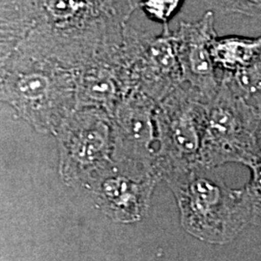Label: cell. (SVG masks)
Returning a JSON list of instances; mask_svg holds the SVG:
<instances>
[{
	"label": "cell",
	"instance_id": "12",
	"mask_svg": "<svg viewBox=\"0 0 261 261\" xmlns=\"http://www.w3.org/2000/svg\"><path fill=\"white\" fill-rule=\"evenodd\" d=\"M211 56L217 70L223 73L239 71L261 56V35L254 38L216 36L211 43Z\"/></svg>",
	"mask_w": 261,
	"mask_h": 261
},
{
	"label": "cell",
	"instance_id": "1",
	"mask_svg": "<svg viewBox=\"0 0 261 261\" xmlns=\"http://www.w3.org/2000/svg\"><path fill=\"white\" fill-rule=\"evenodd\" d=\"M135 0H0V59L21 47L69 69L120 44Z\"/></svg>",
	"mask_w": 261,
	"mask_h": 261
},
{
	"label": "cell",
	"instance_id": "16",
	"mask_svg": "<svg viewBox=\"0 0 261 261\" xmlns=\"http://www.w3.org/2000/svg\"><path fill=\"white\" fill-rule=\"evenodd\" d=\"M212 8L222 13L240 14L261 19V0H205Z\"/></svg>",
	"mask_w": 261,
	"mask_h": 261
},
{
	"label": "cell",
	"instance_id": "6",
	"mask_svg": "<svg viewBox=\"0 0 261 261\" xmlns=\"http://www.w3.org/2000/svg\"><path fill=\"white\" fill-rule=\"evenodd\" d=\"M208 103L182 83L157 103V167L162 178L172 168L199 162Z\"/></svg>",
	"mask_w": 261,
	"mask_h": 261
},
{
	"label": "cell",
	"instance_id": "11",
	"mask_svg": "<svg viewBox=\"0 0 261 261\" xmlns=\"http://www.w3.org/2000/svg\"><path fill=\"white\" fill-rule=\"evenodd\" d=\"M121 44L105 47L75 69L76 108H98L112 115L123 97L134 91L122 57Z\"/></svg>",
	"mask_w": 261,
	"mask_h": 261
},
{
	"label": "cell",
	"instance_id": "7",
	"mask_svg": "<svg viewBox=\"0 0 261 261\" xmlns=\"http://www.w3.org/2000/svg\"><path fill=\"white\" fill-rule=\"evenodd\" d=\"M121 54L133 90L156 103L183 83L174 32L168 24L159 35L127 25Z\"/></svg>",
	"mask_w": 261,
	"mask_h": 261
},
{
	"label": "cell",
	"instance_id": "9",
	"mask_svg": "<svg viewBox=\"0 0 261 261\" xmlns=\"http://www.w3.org/2000/svg\"><path fill=\"white\" fill-rule=\"evenodd\" d=\"M157 103L143 93L132 91L116 106L111 115L114 160L130 161L158 169Z\"/></svg>",
	"mask_w": 261,
	"mask_h": 261
},
{
	"label": "cell",
	"instance_id": "15",
	"mask_svg": "<svg viewBox=\"0 0 261 261\" xmlns=\"http://www.w3.org/2000/svg\"><path fill=\"white\" fill-rule=\"evenodd\" d=\"M184 0H140L138 6L148 19L165 25L177 14Z\"/></svg>",
	"mask_w": 261,
	"mask_h": 261
},
{
	"label": "cell",
	"instance_id": "2",
	"mask_svg": "<svg viewBox=\"0 0 261 261\" xmlns=\"http://www.w3.org/2000/svg\"><path fill=\"white\" fill-rule=\"evenodd\" d=\"M0 62L1 102L38 133L56 136L76 108L75 70L21 47Z\"/></svg>",
	"mask_w": 261,
	"mask_h": 261
},
{
	"label": "cell",
	"instance_id": "8",
	"mask_svg": "<svg viewBox=\"0 0 261 261\" xmlns=\"http://www.w3.org/2000/svg\"><path fill=\"white\" fill-rule=\"evenodd\" d=\"M162 179L156 168L113 159L84 189L90 193L96 207L112 221L133 224L142 218Z\"/></svg>",
	"mask_w": 261,
	"mask_h": 261
},
{
	"label": "cell",
	"instance_id": "10",
	"mask_svg": "<svg viewBox=\"0 0 261 261\" xmlns=\"http://www.w3.org/2000/svg\"><path fill=\"white\" fill-rule=\"evenodd\" d=\"M173 32L183 83L210 102L221 84L211 56V43L217 36L214 11H206L196 21H181Z\"/></svg>",
	"mask_w": 261,
	"mask_h": 261
},
{
	"label": "cell",
	"instance_id": "3",
	"mask_svg": "<svg viewBox=\"0 0 261 261\" xmlns=\"http://www.w3.org/2000/svg\"><path fill=\"white\" fill-rule=\"evenodd\" d=\"M216 168L197 162L172 168L163 179L176 199L184 230L200 241L224 245L252 224V212L244 188L227 186Z\"/></svg>",
	"mask_w": 261,
	"mask_h": 261
},
{
	"label": "cell",
	"instance_id": "14",
	"mask_svg": "<svg viewBox=\"0 0 261 261\" xmlns=\"http://www.w3.org/2000/svg\"><path fill=\"white\" fill-rule=\"evenodd\" d=\"M248 168L252 176L244 190L251 207L252 224L261 225V137L256 156Z\"/></svg>",
	"mask_w": 261,
	"mask_h": 261
},
{
	"label": "cell",
	"instance_id": "5",
	"mask_svg": "<svg viewBox=\"0 0 261 261\" xmlns=\"http://www.w3.org/2000/svg\"><path fill=\"white\" fill-rule=\"evenodd\" d=\"M55 137L59 175L68 186L84 188L113 161L112 117L102 109L75 108Z\"/></svg>",
	"mask_w": 261,
	"mask_h": 261
},
{
	"label": "cell",
	"instance_id": "13",
	"mask_svg": "<svg viewBox=\"0 0 261 261\" xmlns=\"http://www.w3.org/2000/svg\"><path fill=\"white\" fill-rule=\"evenodd\" d=\"M234 92L261 113V56L251 65L234 73H223Z\"/></svg>",
	"mask_w": 261,
	"mask_h": 261
},
{
	"label": "cell",
	"instance_id": "4",
	"mask_svg": "<svg viewBox=\"0 0 261 261\" xmlns=\"http://www.w3.org/2000/svg\"><path fill=\"white\" fill-rule=\"evenodd\" d=\"M260 137V112L221 76L220 88L208 103L199 162L211 168L229 163L249 167L256 156Z\"/></svg>",
	"mask_w": 261,
	"mask_h": 261
}]
</instances>
